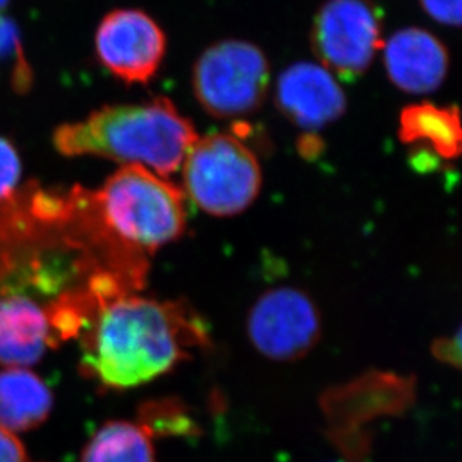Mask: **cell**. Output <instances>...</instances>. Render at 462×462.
<instances>
[{
  "instance_id": "obj_1",
  "label": "cell",
  "mask_w": 462,
  "mask_h": 462,
  "mask_svg": "<svg viewBox=\"0 0 462 462\" xmlns=\"http://www.w3.org/2000/svg\"><path fill=\"white\" fill-rule=\"evenodd\" d=\"M79 338L84 370L111 389L149 383L208 343L206 328L186 304L134 292L99 302Z\"/></svg>"
},
{
  "instance_id": "obj_2",
  "label": "cell",
  "mask_w": 462,
  "mask_h": 462,
  "mask_svg": "<svg viewBox=\"0 0 462 462\" xmlns=\"http://www.w3.org/2000/svg\"><path fill=\"white\" fill-rule=\"evenodd\" d=\"M198 140L189 118L170 99L136 105H106L52 134V144L66 157L97 156L144 166L157 175L174 174Z\"/></svg>"
},
{
  "instance_id": "obj_3",
  "label": "cell",
  "mask_w": 462,
  "mask_h": 462,
  "mask_svg": "<svg viewBox=\"0 0 462 462\" xmlns=\"http://www.w3.org/2000/svg\"><path fill=\"white\" fill-rule=\"evenodd\" d=\"M93 193L109 231L145 256L179 240L188 226L183 190L144 166H123Z\"/></svg>"
},
{
  "instance_id": "obj_4",
  "label": "cell",
  "mask_w": 462,
  "mask_h": 462,
  "mask_svg": "<svg viewBox=\"0 0 462 462\" xmlns=\"http://www.w3.org/2000/svg\"><path fill=\"white\" fill-rule=\"evenodd\" d=\"M184 190L206 213L218 217L249 208L262 188L254 152L236 134L198 138L183 162Z\"/></svg>"
},
{
  "instance_id": "obj_5",
  "label": "cell",
  "mask_w": 462,
  "mask_h": 462,
  "mask_svg": "<svg viewBox=\"0 0 462 462\" xmlns=\"http://www.w3.org/2000/svg\"><path fill=\"white\" fill-rule=\"evenodd\" d=\"M195 97L209 116L243 118L261 108L270 88V65L259 47L240 40L220 41L193 66Z\"/></svg>"
},
{
  "instance_id": "obj_6",
  "label": "cell",
  "mask_w": 462,
  "mask_h": 462,
  "mask_svg": "<svg viewBox=\"0 0 462 462\" xmlns=\"http://www.w3.org/2000/svg\"><path fill=\"white\" fill-rule=\"evenodd\" d=\"M310 42L323 68L355 81L383 47L382 13L371 0H327L314 18Z\"/></svg>"
},
{
  "instance_id": "obj_7",
  "label": "cell",
  "mask_w": 462,
  "mask_h": 462,
  "mask_svg": "<svg viewBox=\"0 0 462 462\" xmlns=\"http://www.w3.org/2000/svg\"><path fill=\"white\" fill-rule=\"evenodd\" d=\"M322 334L313 300L301 289L280 286L257 298L247 316V336L254 349L271 361L304 358Z\"/></svg>"
},
{
  "instance_id": "obj_8",
  "label": "cell",
  "mask_w": 462,
  "mask_h": 462,
  "mask_svg": "<svg viewBox=\"0 0 462 462\" xmlns=\"http://www.w3.org/2000/svg\"><path fill=\"white\" fill-rule=\"evenodd\" d=\"M95 49L113 77L126 84H147L165 57L166 35L149 14L116 9L97 27Z\"/></svg>"
},
{
  "instance_id": "obj_9",
  "label": "cell",
  "mask_w": 462,
  "mask_h": 462,
  "mask_svg": "<svg viewBox=\"0 0 462 462\" xmlns=\"http://www.w3.org/2000/svg\"><path fill=\"white\" fill-rule=\"evenodd\" d=\"M275 104L284 117L307 132L336 122L347 106L336 77L311 61H298L282 72L275 86Z\"/></svg>"
},
{
  "instance_id": "obj_10",
  "label": "cell",
  "mask_w": 462,
  "mask_h": 462,
  "mask_svg": "<svg viewBox=\"0 0 462 462\" xmlns=\"http://www.w3.org/2000/svg\"><path fill=\"white\" fill-rule=\"evenodd\" d=\"M383 61L391 83L411 95L434 92L449 70L446 45L419 27L395 32L384 45Z\"/></svg>"
},
{
  "instance_id": "obj_11",
  "label": "cell",
  "mask_w": 462,
  "mask_h": 462,
  "mask_svg": "<svg viewBox=\"0 0 462 462\" xmlns=\"http://www.w3.org/2000/svg\"><path fill=\"white\" fill-rule=\"evenodd\" d=\"M398 135L404 144L418 145L423 153L443 161L461 154V120L457 106L420 102L402 109Z\"/></svg>"
},
{
  "instance_id": "obj_12",
  "label": "cell",
  "mask_w": 462,
  "mask_h": 462,
  "mask_svg": "<svg viewBox=\"0 0 462 462\" xmlns=\"http://www.w3.org/2000/svg\"><path fill=\"white\" fill-rule=\"evenodd\" d=\"M54 398L33 371L8 366L0 371V427L9 432H26L49 419Z\"/></svg>"
},
{
  "instance_id": "obj_13",
  "label": "cell",
  "mask_w": 462,
  "mask_h": 462,
  "mask_svg": "<svg viewBox=\"0 0 462 462\" xmlns=\"http://www.w3.org/2000/svg\"><path fill=\"white\" fill-rule=\"evenodd\" d=\"M81 462H156V455L152 436L140 423L111 420L93 434Z\"/></svg>"
},
{
  "instance_id": "obj_14",
  "label": "cell",
  "mask_w": 462,
  "mask_h": 462,
  "mask_svg": "<svg viewBox=\"0 0 462 462\" xmlns=\"http://www.w3.org/2000/svg\"><path fill=\"white\" fill-rule=\"evenodd\" d=\"M0 65L11 70V83L18 93H24L32 86V68L26 60L22 36L17 24L0 14Z\"/></svg>"
},
{
  "instance_id": "obj_15",
  "label": "cell",
  "mask_w": 462,
  "mask_h": 462,
  "mask_svg": "<svg viewBox=\"0 0 462 462\" xmlns=\"http://www.w3.org/2000/svg\"><path fill=\"white\" fill-rule=\"evenodd\" d=\"M22 177V161L15 145L0 136V199L13 195Z\"/></svg>"
},
{
  "instance_id": "obj_16",
  "label": "cell",
  "mask_w": 462,
  "mask_h": 462,
  "mask_svg": "<svg viewBox=\"0 0 462 462\" xmlns=\"http://www.w3.org/2000/svg\"><path fill=\"white\" fill-rule=\"evenodd\" d=\"M423 11L446 26L461 24V0H420Z\"/></svg>"
},
{
  "instance_id": "obj_17",
  "label": "cell",
  "mask_w": 462,
  "mask_h": 462,
  "mask_svg": "<svg viewBox=\"0 0 462 462\" xmlns=\"http://www.w3.org/2000/svg\"><path fill=\"white\" fill-rule=\"evenodd\" d=\"M0 462H27L26 449L15 434L0 427Z\"/></svg>"
},
{
  "instance_id": "obj_18",
  "label": "cell",
  "mask_w": 462,
  "mask_h": 462,
  "mask_svg": "<svg viewBox=\"0 0 462 462\" xmlns=\"http://www.w3.org/2000/svg\"><path fill=\"white\" fill-rule=\"evenodd\" d=\"M323 143L313 132H307L306 135H302L298 140V152L302 156L311 161L314 157H318L322 153Z\"/></svg>"
}]
</instances>
